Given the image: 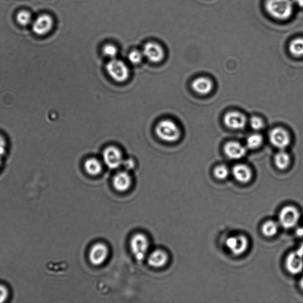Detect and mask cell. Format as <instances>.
Listing matches in <instances>:
<instances>
[{
	"label": "cell",
	"mask_w": 303,
	"mask_h": 303,
	"mask_svg": "<svg viewBox=\"0 0 303 303\" xmlns=\"http://www.w3.org/2000/svg\"><path fill=\"white\" fill-rule=\"evenodd\" d=\"M265 8L272 17L286 20L292 14L293 3L291 0H267Z\"/></svg>",
	"instance_id": "6da1fadb"
},
{
	"label": "cell",
	"mask_w": 303,
	"mask_h": 303,
	"mask_svg": "<svg viewBox=\"0 0 303 303\" xmlns=\"http://www.w3.org/2000/svg\"><path fill=\"white\" fill-rule=\"evenodd\" d=\"M155 132L159 139L167 142H176L181 136L179 126L171 120H164L159 122L155 128Z\"/></svg>",
	"instance_id": "7a4b0ae2"
},
{
	"label": "cell",
	"mask_w": 303,
	"mask_h": 303,
	"mask_svg": "<svg viewBox=\"0 0 303 303\" xmlns=\"http://www.w3.org/2000/svg\"><path fill=\"white\" fill-rule=\"evenodd\" d=\"M107 73L112 79L118 83L126 81L129 77V70L122 61L112 59L106 66Z\"/></svg>",
	"instance_id": "3957f363"
},
{
	"label": "cell",
	"mask_w": 303,
	"mask_h": 303,
	"mask_svg": "<svg viewBox=\"0 0 303 303\" xmlns=\"http://www.w3.org/2000/svg\"><path fill=\"white\" fill-rule=\"evenodd\" d=\"M149 248V241L143 234L137 233L130 240V249L137 261L144 259Z\"/></svg>",
	"instance_id": "277c9868"
},
{
	"label": "cell",
	"mask_w": 303,
	"mask_h": 303,
	"mask_svg": "<svg viewBox=\"0 0 303 303\" xmlns=\"http://www.w3.org/2000/svg\"><path fill=\"white\" fill-rule=\"evenodd\" d=\"M301 217L300 212L293 206L288 205L281 210L279 214L280 223L285 229H291L298 224Z\"/></svg>",
	"instance_id": "5b68a950"
},
{
	"label": "cell",
	"mask_w": 303,
	"mask_h": 303,
	"mask_svg": "<svg viewBox=\"0 0 303 303\" xmlns=\"http://www.w3.org/2000/svg\"><path fill=\"white\" fill-rule=\"evenodd\" d=\"M226 245L233 255L238 256L244 254L249 247V240L245 236L240 235L229 237Z\"/></svg>",
	"instance_id": "8992f818"
},
{
	"label": "cell",
	"mask_w": 303,
	"mask_h": 303,
	"mask_svg": "<svg viewBox=\"0 0 303 303\" xmlns=\"http://www.w3.org/2000/svg\"><path fill=\"white\" fill-rule=\"evenodd\" d=\"M270 140L273 146L280 149L286 148L291 142L290 134L281 127H276L271 131Z\"/></svg>",
	"instance_id": "52a82bcc"
},
{
	"label": "cell",
	"mask_w": 303,
	"mask_h": 303,
	"mask_svg": "<svg viewBox=\"0 0 303 303\" xmlns=\"http://www.w3.org/2000/svg\"><path fill=\"white\" fill-rule=\"evenodd\" d=\"M102 157L105 165L111 169L117 168L123 164L122 154L120 150L114 146H109L105 149Z\"/></svg>",
	"instance_id": "ba28073f"
},
{
	"label": "cell",
	"mask_w": 303,
	"mask_h": 303,
	"mask_svg": "<svg viewBox=\"0 0 303 303\" xmlns=\"http://www.w3.org/2000/svg\"><path fill=\"white\" fill-rule=\"evenodd\" d=\"M143 55L149 61L158 63L164 58V51L161 45L155 42L146 43L143 49Z\"/></svg>",
	"instance_id": "9c48e42d"
},
{
	"label": "cell",
	"mask_w": 303,
	"mask_h": 303,
	"mask_svg": "<svg viewBox=\"0 0 303 303\" xmlns=\"http://www.w3.org/2000/svg\"><path fill=\"white\" fill-rule=\"evenodd\" d=\"M246 117L241 112L230 111L227 112L224 117L226 126L232 129H242L246 124Z\"/></svg>",
	"instance_id": "30bf717a"
},
{
	"label": "cell",
	"mask_w": 303,
	"mask_h": 303,
	"mask_svg": "<svg viewBox=\"0 0 303 303\" xmlns=\"http://www.w3.org/2000/svg\"><path fill=\"white\" fill-rule=\"evenodd\" d=\"M108 254V250L104 244L99 243L94 245L91 249L89 258L93 265H101L105 261Z\"/></svg>",
	"instance_id": "8fae6325"
},
{
	"label": "cell",
	"mask_w": 303,
	"mask_h": 303,
	"mask_svg": "<svg viewBox=\"0 0 303 303\" xmlns=\"http://www.w3.org/2000/svg\"><path fill=\"white\" fill-rule=\"evenodd\" d=\"M286 266L287 271L294 275L302 273L303 270V257L298 252H292L287 257Z\"/></svg>",
	"instance_id": "7c38bea8"
},
{
	"label": "cell",
	"mask_w": 303,
	"mask_h": 303,
	"mask_svg": "<svg viewBox=\"0 0 303 303\" xmlns=\"http://www.w3.org/2000/svg\"><path fill=\"white\" fill-rule=\"evenodd\" d=\"M53 20L49 15L44 14L40 15L34 21L33 24V30L38 35H43L51 30Z\"/></svg>",
	"instance_id": "4fadbf2b"
},
{
	"label": "cell",
	"mask_w": 303,
	"mask_h": 303,
	"mask_svg": "<svg viewBox=\"0 0 303 303\" xmlns=\"http://www.w3.org/2000/svg\"><path fill=\"white\" fill-rule=\"evenodd\" d=\"M224 151L227 157L232 159L242 158L246 153L245 146L239 142L234 141L227 143L224 146Z\"/></svg>",
	"instance_id": "5bb4252c"
},
{
	"label": "cell",
	"mask_w": 303,
	"mask_h": 303,
	"mask_svg": "<svg viewBox=\"0 0 303 303\" xmlns=\"http://www.w3.org/2000/svg\"><path fill=\"white\" fill-rule=\"evenodd\" d=\"M232 173L235 179L241 183H247L252 178L251 169L244 164L235 165L233 168Z\"/></svg>",
	"instance_id": "9a60e30c"
},
{
	"label": "cell",
	"mask_w": 303,
	"mask_h": 303,
	"mask_svg": "<svg viewBox=\"0 0 303 303\" xmlns=\"http://www.w3.org/2000/svg\"><path fill=\"white\" fill-rule=\"evenodd\" d=\"M212 81L205 77H199L193 81L192 88L197 93L201 95H207L213 89Z\"/></svg>",
	"instance_id": "2e32d148"
},
{
	"label": "cell",
	"mask_w": 303,
	"mask_h": 303,
	"mask_svg": "<svg viewBox=\"0 0 303 303\" xmlns=\"http://www.w3.org/2000/svg\"><path fill=\"white\" fill-rule=\"evenodd\" d=\"M131 182L130 177L126 172H121L115 175L113 179L114 188L118 192H123L129 189Z\"/></svg>",
	"instance_id": "e0dca14e"
},
{
	"label": "cell",
	"mask_w": 303,
	"mask_h": 303,
	"mask_svg": "<svg viewBox=\"0 0 303 303\" xmlns=\"http://www.w3.org/2000/svg\"><path fill=\"white\" fill-rule=\"evenodd\" d=\"M168 255L167 253L162 250H155L148 258V263L151 267L161 268L167 264Z\"/></svg>",
	"instance_id": "ac0fdd59"
},
{
	"label": "cell",
	"mask_w": 303,
	"mask_h": 303,
	"mask_svg": "<svg viewBox=\"0 0 303 303\" xmlns=\"http://www.w3.org/2000/svg\"><path fill=\"white\" fill-rule=\"evenodd\" d=\"M274 162L278 168L284 170L289 167L290 162H291V158L288 153L281 151L275 156Z\"/></svg>",
	"instance_id": "d6986e66"
},
{
	"label": "cell",
	"mask_w": 303,
	"mask_h": 303,
	"mask_svg": "<svg viewBox=\"0 0 303 303\" xmlns=\"http://www.w3.org/2000/svg\"><path fill=\"white\" fill-rule=\"evenodd\" d=\"M86 172L92 176H98L102 170V165L98 159L91 158L87 160L84 164Z\"/></svg>",
	"instance_id": "ffe728a7"
},
{
	"label": "cell",
	"mask_w": 303,
	"mask_h": 303,
	"mask_svg": "<svg viewBox=\"0 0 303 303\" xmlns=\"http://www.w3.org/2000/svg\"><path fill=\"white\" fill-rule=\"evenodd\" d=\"M279 230V225L276 221L268 220L262 226V232L263 235L268 237H271L277 235Z\"/></svg>",
	"instance_id": "44dd1931"
},
{
	"label": "cell",
	"mask_w": 303,
	"mask_h": 303,
	"mask_svg": "<svg viewBox=\"0 0 303 303\" xmlns=\"http://www.w3.org/2000/svg\"><path fill=\"white\" fill-rule=\"evenodd\" d=\"M289 50L290 53L296 57L303 56V38L299 37L294 39L290 43Z\"/></svg>",
	"instance_id": "7402d4cb"
},
{
	"label": "cell",
	"mask_w": 303,
	"mask_h": 303,
	"mask_svg": "<svg viewBox=\"0 0 303 303\" xmlns=\"http://www.w3.org/2000/svg\"><path fill=\"white\" fill-rule=\"evenodd\" d=\"M263 143V137L259 134H254L248 137L246 140V146L249 149H257Z\"/></svg>",
	"instance_id": "603a6c76"
},
{
	"label": "cell",
	"mask_w": 303,
	"mask_h": 303,
	"mask_svg": "<svg viewBox=\"0 0 303 303\" xmlns=\"http://www.w3.org/2000/svg\"><path fill=\"white\" fill-rule=\"evenodd\" d=\"M229 169L223 165L215 167L214 170V177L220 180L226 179L228 176H229Z\"/></svg>",
	"instance_id": "cb8c5ba5"
},
{
	"label": "cell",
	"mask_w": 303,
	"mask_h": 303,
	"mask_svg": "<svg viewBox=\"0 0 303 303\" xmlns=\"http://www.w3.org/2000/svg\"><path fill=\"white\" fill-rule=\"evenodd\" d=\"M32 16L30 12L26 11H21L17 15V20L18 23L22 26H26L30 23Z\"/></svg>",
	"instance_id": "d4e9b609"
},
{
	"label": "cell",
	"mask_w": 303,
	"mask_h": 303,
	"mask_svg": "<svg viewBox=\"0 0 303 303\" xmlns=\"http://www.w3.org/2000/svg\"><path fill=\"white\" fill-rule=\"evenodd\" d=\"M103 54L111 59H115L118 54V50L114 45L108 44L102 49Z\"/></svg>",
	"instance_id": "484cf974"
},
{
	"label": "cell",
	"mask_w": 303,
	"mask_h": 303,
	"mask_svg": "<svg viewBox=\"0 0 303 303\" xmlns=\"http://www.w3.org/2000/svg\"><path fill=\"white\" fill-rule=\"evenodd\" d=\"M142 52H140L137 50L133 51L129 53V56H128V59L131 63L135 65L139 64L142 62L143 57Z\"/></svg>",
	"instance_id": "4316f807"
},
{
	"label": "cell",
	"mask_w": 303,
	"mask_h": 303,
	"mask_svg": "<svg viewBox=\"0 0 303 303\" xmlns=\"http://www.w3.org/2000/svg\"><path fill=\"white\" fill-rule=\"evenodd\" d=\"M250 125L252 129L255 130H259L263 129L264 123L263 120L260 117L254 116L250 120Z\"/></svg>",
	"instance_id": "83f0119b"
},
{
	"label": "cell",
	"mask_w": 303,
	"mask_h": 303,
	"mask_svg": "<svg viewBox=\"0 0 303 303\" xmlns=\"http://www.w3.org/2000/svg\"><path fill=\"white\" fill-rule=\"evenodd\" d=\"M9 296V290L4 284H0V303L5 302Z\"/></svg>",
	"instance_id": "f1b7e54d"
},
{
	"label": "cell",
	"mask_w": 303,
	"mask_h": 303,
	"mask_svg": "<svg viewBox=\"0 0 303 303\" xmlns=\"http://www.w3.org/2000/svg\"><path fill=\"white\" fill-rule=\"evenodd\" d=\"M123 166L126 170H130L135 166V162L132 159H128L123 161Z\"/></svg>",
	"instance_id": "f546056e"
},
{
	"label": "cell",
	"mask_w": 303,
	"mask_h": 303,
	"mask_svg": "<svg viewBox=\"0 0 303 303\" xmlns=\"http://www.w3.org/2000/svg\"><path fill=\"white\" fill-rule=\"evenodd\" d=\"M6 151V142L2 136H0V157L4 155Z\"/></svg>",
	"instance_id": "4dcf8cb0"
},
{
	"label": "cell",
	"mask_w": 303,
	"mask_h": 303,
	"mask_svg": "<svg viewBox=\"0 0 303 303\" xmlns=\"http://www.w3.org/2000/svg\"><path fill=\"white\" fill-rule=\"evenodd\" d=\"M295 1L300 7H303V0H295Z\"/></svg>",
	"instance_id": "1f68e13d"
},
{
	"label": "cell",
	"mask_w": 303,
	"mask_h": 303,
	"mask_svg": "<svg viewBox=\"0 0 303 303\" xmlns=\"http://www.w3.org/2000/svg\"><path fill=\"white\" fill-rule=\"evenodd\" d=\"M296 252H298L299 254L301 255V256H302V257H303V245H302L301 247Z\"/></svg>",
	"instance_id": "d6a6232c"
},
{
	"label": "cell",
	"mask_w": 303,
	"mask_h": 303,
	"mask_svg": "<svg viewBox=\"0 0 303 303\" xmlns=\"http://www.w3.org/2000/svg\"><path fill=\"white\" fill-rule=\"evenodd\" d=\"M299 285L302 290H303V277L302 278L301 281H300Z\"/></svg>",
	"instance_id": "836d02e7"
},
{
	"label": "cell",
	"mask_w": 303,
	"mask_h": 303,
	"mask_svg": "<svg viewBox=\"0 0 303 303\" xmlns=\"http://www.w3.org/2000/svg\"><path fill=\"white\" fill-rule=\"evenodd\" d=\"M1 159H0V167H1Z\"/></svg>",
	"instance_id": "e575fe53"
}]
</instances>
